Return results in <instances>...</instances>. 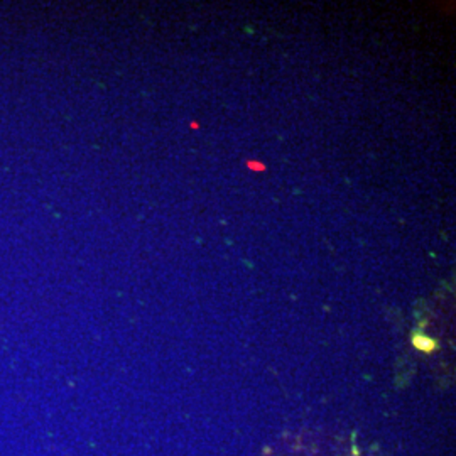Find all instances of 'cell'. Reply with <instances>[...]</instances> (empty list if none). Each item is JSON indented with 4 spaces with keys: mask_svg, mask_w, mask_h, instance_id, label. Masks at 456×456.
Returning a JSON list of instances; mask_svg holds the SVG:
<instances>
[{
    "mask_svg": "<svg viewBox=\"0 0 456 456\" xmlns=\"http://www.w3.org/2000/svg\"><path fill=\"white\" fill-rule=\"evenodd\" d=\"M412 343H414V346H416L418 350H423L426 354H429V352H433V350L436 348V342L431 340V338H428L426 335H414Z\"/></svg>",
    "mask_w": 456,
    "mask_h": 456,
    "instance_id": "1",
    "label": "cell"
}]
</instances>
